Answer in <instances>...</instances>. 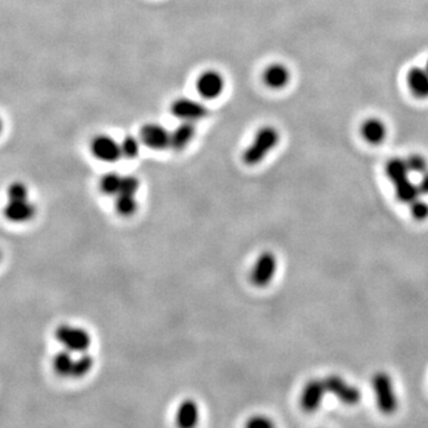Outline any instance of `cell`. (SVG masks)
I'll return each instance as SVG.
<instances>
[{"label": "cell", "instance_id": "cell-2", "mask_svg": "<svg viewBox=\"0 0 428 428\" xmlns=\"http://www.w3.org/2000/svg\"><path fill=\"white\" fill-rule=\"evenodd\" d=\"M373 387L380 410L383 414H394L397 409V399L393 381L385 373L373 375Z\"/></svg>", "mask_w": 428, "mask_h": 428}, {"label": "cell", "instance_id": "cell-23", "mask_svg": "<svg viewBox=\"0 0 428 428\" xmlns=\"http://www.w3.org/2000/svg\"><path fill=\"white\" fill-rule=\"evenodd\" d=\"M122 155L126 158H136L139 153V141L132 136H126L120 143Z\"/></svg>", "mask_w": 428, "mask_h": 428}, {"label": "cell", "instance_id": "cell-5", "mask_svg": "<svg viewBox=\"0 0 428 428\" xmlns=\"http://www.w3.org/2000/svg\"><path fill=\"white\" fill-rule=\"evenodd\" d=\"M327 393L333 394L345 405H357L361 401V392L354 385H349L337 375H331L324 380Z\"/></svg>", "mask_w": 428, "mask_h": 428}, {"label": "cell", "instance_id": "cell-24", "mask_svg": "<svg viewBox=\"0 0 428 428\" xmlns=\"http://www.w3.org/2000/svg\"><path fill=\"white\" fill-rule=\"evenodd\" d=\"M28 195V188L22 182H15L8 188V200H27Z\"/></svg>", "mask_w": 428, "mask_h": 428}, {"label": "cell", "instance_id": "cell-9", "mask_svg": "<svg viewBox=\"0 0 428 428\" xmlns=\"http://www.w3.org/2000/svg\"><path fill=\"white\" fill-rule=\"evenodd\" d=\"M141 139L150 149L165 150L170 146V132L158 124H146L141 127Z\"/></svg>", "mask_w": 428, "mask_h": 428}, {"label": "cell", "instance_id": "cell-1", "mask_svg": "<svg viewBox=\"0 0 428 428\" xmlns=\"http://www.w3.org/2000/svg\"><path fill=\"white\" fill-rule=\"evenodd\" d=\"M279 141V131L272 126H265L256 134L251 144L243 153L245 165H256L262 162L268 153L274 149Z\"/></svg>", "mask_w": 428, "mask_h": 428}, {"label": "cell", "instance_id": "cell-29", "mask_svg": "<svg viewBox=\"0 0 428 428\" xmlns=\"http://www.w3.org/2000/svg\"><path fill=\"white\" fill-rule=\"evenodd\" d=\"M417 188H419L420 194H428V172H424L420 184L417 185Z\"/></svg>", "mask_w": 428, "mask_h": 428}, {"label": "cell", "instance_id": "cell-17", "mask_svg": "<svg viewBox=\"0 0 428 428\" xmlns=\"http://www.w3.org/2000/svg\"><path fill=\"white\" fill-rule=\"evenodd\" d=\"M395 186V192L399 200L406 204H410L420 195L417 186L414 185L408 177H402L400 180L393 182Z\"/></svg>", "mask_w": 428, "mask_h": 428}, {"label": "cell", "instance_id": "cell-8", "mask_svg": "<svg viewBox=\"0 0 428 428\" xmlns=\"http://www.w3.org/2000/svg\"><path fill=\"white\" fill-rule=\"evenodd\" d=\"M327 393L324 380H312L308 382L301 394V407L307 413H313L322 405L324 395Z\"/></svg>", "mask_w": 428, "mask_h": 428}, {"label": "cell", "instance_id": "cell-31", "mask_svg": "<svg viewBox=\"0 0 428 428\" xmlns=\"http://www.w3.org/2000/svg\"><path fill=\"white\" fill-rule=\"evenodd\" d=\"M426 71H428V60H427V63H426Z\"/></svg>", "mask_w": 428, "mask_h": 428}, {"label": "cell", "instance_id": "cell-28", "mask_svg": "<svg viewBox=\"0 0 428 428\" xmlns=\"http://www.w3.org/2000/svg\"><path fill=\"white\" fill-rule=\"evenodd\" d=\"M272 426V421L264 417H254L247 422V427L249 428H269Z\"/></svg>", "mask_w": 428, "mask_h": 428}, {"label": "cell", "instance_id": "cell-15", "mask_svg": "<svg viewBox=\"0 0 428 428\" xmlns=\"http://www.w3.org/2000/svg\"><path fill=\"white\" fill-rule=\"evenodd\" d=\"M199 422V407L193 400H186L177 409V424L180 427L191 428Z\"/></svg>", "mask_w": 428, "mask_h": 428}, {"label": "cell", "instance_id": "cell-14", "mask_svg": "<svg viewBox=\"0 0 428 428\" xmlns=\"http://www.w3.org/2000/svg\"><path fill=\"white\" fill-rule=\"evenodd\" d=\"M291 79V74L288 71L287 67H284L283 64H271L264 71L263 81L268 87L274 88V90H279L286 87Z\"/></svg>", "mask_w": 428, "mask_h": 428}, {"label": "cell", "instance_id": "cell-30", "mask_svg": "<svg viewBox=\"0 0 428 428\" xmlns=\"http://www.w3.org/2000/svg\"><path fill=\"white\" fill-rule=\"evenodd\" d=\"M1 131H3V120L0 118V134H1Z\"/></svg>", "mask_w": 428, "mask_h": 428}, {"label": "cell", "instance_id": "cell-16", "mask_svg": "<svg viewBox=\"0 0 428 428\" xmlns=\"http://www.w3.org/2000/svg\"><path fill=\"white\" fill-rule=\"evenodd\" d=\"M361 134L370 144H380L385 141L387 129L380 119L370 118L363 123Z\"/></svg>", "mask_w": 428, "mask_h": 428}, {"label": "cell", "instance_id": "cell-13", "mask_svg": "<svg viewBox=\"0 0 428 428\" xmlns=\"http://www.w3.org/2000/svg\"><path fill=\"white\" fill-rule=\"evenodd\" d=\"M195 136V125L192 122H182L173 132H170V148L175 151H181L188 146Z\"/></svg>", "mask_w": 428, "mask_h": 428}, {"label": "cell", "instance_id": "cell-19", "mask_svg": "<svg viewBox=\"0 0 428 428\" xmlns=\"http://www.w3.org/2000/svg\"><path fill=\"white\" fill-rule=\"evenodd\" d=\"M114 206H116V211L120 216H134L136 211H137L138 204L136 199H134V195L119 193V194H117V199H116Z\"/></svg>", "mask_w": 428, "mask_h": 428}, {"label": "cell", "instance_id": "cell-25", "mask_svg": "<svg viewBox=\"0 0 428 428\" xmlns=\"http://www.w3.org/2000/svg\"><path fill=\"white\" fill-rule=\"evenodd\" d=\"M409 172L413 173H424L427 172V162L420 155H412L406 160Z\"/></svg>", "mask_w": 428, "mask_h": 428}, {"label": "cell", "instance_id": "cell-12", "mask_svg": "<svg viewBox=\"0 0 428 428\" xmlns=\"http://www.w3.org/2000/svg\"><path fill=\"white\" fill-rule=\"evenodd\" d=\"M407 83L409 90L417 98H428V71L426 68H412L407 75Z\"/></svg>", "mask_w": 428, "mask_h": 428}, {"label": "cell", "instance_id": "cell-11", "mask_svg": "<svg viewBox=\"0 0 428 428\" xmlns=\"http://www.w3.org/2000/svg\"><path fill=\"white\" fill-rule=\"evenodd\" d=\"M4 216L12 223H27L36 216L35 205L27 200H8L4 207Z\"/></svg>", "mask_w": 428, "mask_h": 428}, {"label": "cell", "instance_id": "cell-10", "mask_svg": "<svg viewBox=\"0 0 428 428\" xmlns=\"http://www.w3.org/2000/svg\"><path fill=\"white\" fill-rule=\"evenodd\" d=\"M225 83L221 74L216 71H207L198 78V93L205 99H216L224 90Z\"/></svg>", "mask_w": 428, "mask_h": 428}, {"label": "cell", "instance_id": "cell-22", "mask_svg": "<svg viewBox=\"0 0 428 428\" xmlns=\"http://www.w3.org/2000/svg\"><path fill=\"white\" fill-rule=\"evenodd\" d=\"M93 363H95V361H93V358H92L90 354H86V352L80 354L79 357L74 359L71 378H83L93 368Z\"/></svg>", "mask_w": 428, "mask_h": 428}, {"label": "cell", "instance_id": "cell-6", "mask_svg": "<svg viewBox=\"0 0 428 428\" xmlns=\"http://www.w3.org/2000/svg\"><path fill=\"white\" fill-rule=\"evenodd\" d=\"M172 113L182 122H197L207 117L209 110L201 102L193 99L181 98L172 105Z\"/></svg>", "mask_w": 428, "mask_h": 428}, {"label": "cell", "instance_id": "cell-20", "mask_svg": "<svg viewBox=\"0 0 428 428\" xmlns=\"http://www.w3.org/2000/svg\"><path fill=\"white\" fill-rule=\"evenodd\" d=\"M385 173L389 180L392 182L400 180L402 177H408V173H410L406 163V160H400V158H393L385 165Z\"/></svg>", "mask_w": 428, "mask_h": 428}, {"label": "cell", "instance_id": "cell-21", "mask_svg": "<svg viewBox=\"0 0 428 428\" xmlns=\"http://www.w3.org/2000/svg\"><path fill=\"white\" fill-rule=\"evenodd\" d=\"M122 177L117 173H109L100 180V191L106 195H117L120 192Z\"/></svg>", "mask_w": 428, "mask_h": 428}, {"label": "cell", "instance_id": "cell-3", "mask_svg": "<svg viewBox=\"0 0 428 428\" xmlns=\"http://www.w3.org/2000/svg\"><path fill=\"white\" fill-rule=\"evenodd\" d=\"M55 337L71 352L83 354L90 349V336L80 327L61 325L56 329Z\"/></svg>", "mask_w": 428, "mask_h": 428}, {"label": "cell", "instance_id": "cell-4", "mask_svg": "<svg viewBox=\"0 0 428 428\" xmlns=\"http://www.w3.org/2000/svg\"><path fill=\"white\" fill-rule=\"evenodd\" d=\"M277 269V259L270 251H265L259 255L256 261L251 272V281L256 287H267L272 281Z\"/></svg>", "mask_w": 428, "mask_h": 428}, {"label": "cell", "instance_id": "cell-18", "mask_svg": "<svg viewBox=\"0 0 428 428\" xmlns=\"http://www.w3.org/2000/svg\"><path fill=\"white\" fill-rule=\"evenodd\" d=\"M73 364H74V358L71 356V351L67 349L57 352L53 359L54 371L62 378H71Z\"/></svg>", "mask_w": 428, "mask_h": 428}, {"label": "cell", "instance_id": "cell-7", "mask_svg": "<svg viewBox=\"0 0 428 428\" xmlns=\"http://www.w3.org/2000/svg\"><path fill=\"white\" fill-rule=\"evenodd\" d=\"M90 151L95 158L107 163L118 161L123 156L120 144L114 141L113 138L105 134H100L92 141Z\"/></svg>", "mask_w": 428, "mask_h": 428}, {"label": "cell", "instance_id": "cell-27", "mask_svg": "<svg viewBox=\"0 0 428 428\" xmlns=\"http://www.w3.org/2000/svg\"><path fill=\"white\" fill-rule=\"evenodd\" d=\"M138 188H139V181H138L137 177H131V175L122 177V186H120V192L119 193L134 195L137 193Z\"/></svg>", "mask_w": 428, "mask_h": 428}, {"label": "cell", "instance_id": "cell-32", "mask_svg": "<svg viewBox=\"0 0 428 428\" xmlns=\"http://www.w3.org/2000/svg\"><path fill=\"white\" fill-rule=\"evenodd\" d=\"M0 261H1V251H0Z\"/></svg>", "mask_w": 428, "mask_h": 428}, {"label": "cell", "instance_id": "cell-26", "mask_svg": "<svg viewBox=\"0 0 428 428\" xmlns=\"http://www.w3.org/2000/svg\"><path fill=\"white\" fill-rule=\"evenodd\" d=\"M410 213L417 220H424L428 218V204L420 200L419 198L410 202Z\"/></svg>", "mask_w": 428, "mask_h": 428}]
</instances>
